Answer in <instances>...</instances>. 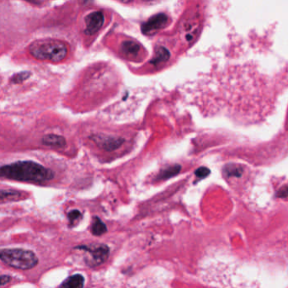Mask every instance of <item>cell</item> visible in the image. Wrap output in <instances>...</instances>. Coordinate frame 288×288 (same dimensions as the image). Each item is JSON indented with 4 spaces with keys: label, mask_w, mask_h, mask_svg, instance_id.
<instances>
[{
    "label": "cell",
    "mask_w": 288,
    "mask_h": 288,
    "mask_svg": "<svg viewBox=\"0 0 288 288\" xmlns=\"http://www.w3.org/2000/svg\"><path fill=\"white\" fill-rule=\"evenodd\" d=\"M84 282V276L80 274H76L65 280L59 288H83Z\"/></svg>",
    "instance_id": "cell-11"
},
{
    "label": "cell",
    "mask_w": 288,
    "mask_h": 288,
    "mask_svg": "<svg viewBox=\"0 0 288 288\" xmlns=\"http://www.w3.org/2000/svg\"><path fill=\"white\" fill-rule=\"evenodd\" d=\"M53 171L34 161H17L0 167V178L31 183H45L53 180Z\"/></svg>",
    "instance_id": "cell-1"
},
{
    "label": "cell",
    "mask_w": 288,
    "mask_h": 288,
    "mask_svg": "<svg viewBox=\"0 0 288 288\" xmlns=\"http://www.w3.org/2000/svg\"><path fill=\"white\" fill-rule=\"evenodd\" d=\"M33 58L38 60L59 63L67 55V46L64 42L53 39L36 40L28 48Z\"/></svg>",
    "instance_id": "cell-2"
},
{
    "label": "cell",
    "mask_w": 288,
    "mask_h": 288,
    "mask_svg": "<svg viewBox=\"0 0 288 288\" xmlns=\"http://www.w3.org/2000/svg\"><path fill=\"white\" fill-rule=\"evenodd\" d=\"M90 139L95 142L97 146L106 151H113L120 148L125 140L123 137H113L106 134H94L90 137Z\"/></svg>",
    "instance_id": "cell-5"
},
{
    "label": "cell",
    "mask_w": 288,
    "mask_h": 288,
    "mask_svg": "<svg viewBox=\"0 0 288 288\" xmlns=\"http://www.w3.org/2000/svg\"><path fill=\"white\" fill-rule=\"evenodd\" d=\"M171 58V53L168 49L163 46L158 48L156 53L154 55V58L151 61L152 64L158 65L162 63H165Z\"/></svg>",
    "instance_id": "cell-12"
},
{
    "label": "cell",
    "mask_w": 288,
    "mask_h": 288,
    "mask_svg": "<svg viewBox=\"0 0 288 288\" xmlns=\"http://www.w3.org/2000/svg\"><path fill=\"white\" fill-rule=\"evenodd\" d=\"M42 143L53 148H63L66 146V139L63 136L57 134H47L42 138Z\"/></svg>",
    "instance_id": "cell-9"
},
{
    "label": "cell",
    "mask_w": 288,
    "mask_h": 288,
    "mask_svg": "<svg viewBox=\"0 0 288 288\" xmlns=\"http://www.w3.org/2000/svg\"><path fill=\"white\" fill-rule=\"evenodd\" d=\"M27 197V193L20 190H0V202H18Z\"/></svg>",
    "instance_id": "cell-8"
},
{
    "label": "cell",
    "mask_w": 288,
    "mask_h": 288,
    "mask_svg": "<svg viewBox=\"0 0 288 288\" xmlns=\"http://www.w3.org/2000/svg\"><path fill=\"white\" fill-rule=\"evenodd\" d=\"M0 259L15 269L29 270L38 264L36 255L29 250L20 249L0 250Z\"/></svg>",
    "instance_id": "cell-3"
},
{
    "label": "cell",
    "mask_w": 288,
    "mask_h": 288,
    "mask_svg": "<svg viewBox=\"0 0 288 288\" xmlns=\"http://www.w3.org/2000/svg\"><path fill=\"white\" fill-rule=\"evenodd\" d=\"M180 170H181V166L179 164L170 166L168 168L164 169L161 171L157 179L159 180H168L170 178L176 176L177 174L180 173Z\"/></svg>",
    "instance_id": "cell-13"
},
{
    "label": "cell",
    "mask_w": 288,
    "mask_h": 288,
    "mask_svg": "<svg viewBox=\"0 0 288 288\" xmlns=\"http://www.w3.org/2000/svg\"><path fill=\"white\" fill-rule=\"evenodd\" d=\"M123 53L128 57L134 58L139 54L141 46L134 41H126L122 45Z\"/></svg>",
    "instance_id": "cell-10"
},
{
    "label": "cell",
    "mask_w": 288,
    "mask_h": 288,
    "mask_svg": "<svg viewBox=\"0 0 288 288\" xmlns=\"http://www.w3.org/2000/svg\"><path fill=\"white\" fill-rule=\"evenodd\" d=\"M144 1H147V2H149V1H153V0H144Z\"/></svg>",
    "instance_id": "cell-21"
},
{
    "label": "cell",
    "mask_w": 288,
    "mask_h": 288,
    "mask_svg": "<svg viewBox=\"0 0 288 288\" xmlns=\"http://www.w3.org/2000/svg\"><path fill=\"white\" fill-rule=\"evenodd\" d=\"M211 171L207 167H200L197 169V171H195V175L197 176L198 180H202L210 175Z\"/></svg>",
    "instance_id": "cell-18"
},
{
    "label": "cell",
    "mask_w": 288,
    "mask_h": 288,
    "mask_svg": "<svg viewBox=\"0 0 288 288\" xmlns=\"http://www.w3.org/2000/svg\"><path fill=\"white\" fill-rule=\"evenodd\" d=\"M242 168L238 165L230 164L224 168V173L227 176H240L242 174Z\"/></svg>",
    "instance_id": "cell-15"
},
{
    "label": "cell",
    "mask_w": 288,
    "mask_h": 288,
    "mask_svg": "<svg viewBox=\"0 0 288 288\" xmlns=\"http://www.w3.org/2000/svg\"><path fill=\"white\" fill-rule=\"evenodd\" d=\"M10 281H11V277L10 276H7V275L0 276V287L9 283Z\"/></svg>",
    "instance_id": "cell-19"
},
{
    "label": "cell",
    "mask_w": 288,
    "mask_h": 288,
    "mask_svg": "<svg viewBox=\"0 0 288 288\" xmlns=\"http://www.w3.org/2000/svg\"><path fill=\"white\" fill-rule=\"evenodd\" d=\"M105 18L102 13L100 11L91 13L85 18L86 29L85 33L87 35H94L101 29L103 26Z\"/></svg>",
    "instance_id": "cell-7"
},
{
    "label": "cell",
    "mask_w": 288,
    "mask_h": 288,
    "mask_svg": "<svg viewBox=\"0 0 288 288\" xmlns=\"http://www.w3.org/2000/svg\"><path fill=\"white\" fill-rule=\"evenodd\" d=\"M30 76H31V73L30 72H27V71L20 72L12 76V78H11V82H12L13 84H20L22 82L28 80Z\"/></svg>",
    "instance_id": "cell-16"
},
{
    "label": "cell",
    "mask_w": 288,
    "mask_h": 288,
    "mask_svg": "<svg viewBox=\"0 0 288 288\" xmlns=\"http://www.w3.org/2000/svg\"><path fill=\"white\" fill-rule=\"evenodd\" d=\"M67 217H68L70 224L71 225H75V224H76V223H78L81 219L82 214L79 210H73V211H70Z\"/></svg>",
    "instance_id": "cell-17"
},
{
    "label": "cell",
    "mask_w": 288,
    "mask_h": 288,
    "mask_svg": "<svg viewBox=\"0 0 288 288\" xmlns=\"http://www.w3.org/2000/svg\"><path fill=\"white\" fill-rule=\"evenodd\" d=\"M169 21H170L169 17L163 13L154 15L142 25V33L145 35L156 33L157 32L163 29L169 24Z\"/></svg>",
    "instance_id": "cell-6"
},
{
    "label": "cell",
    "mask_w": 288,
    "mask_h": 288,
    "mask_svg": "<svg viewBox=\"0 0 288 288\" xmlns=\"http://www.w3.org/2000/svg\"><path fill=\"white\" fill-rule=\"evenodd\" d=\"M77 250H83L87 253L89 256L87 257L86 264L89 267H95L103 264L108 259V246L106 245H81L76 248Z\"/></svg>",
    "instance_id": "cell-4"
},
{
    "label": "cell",
    "mask_w": 288,
    "mask_h": 288,
    "mask_svg": "<svg viewBox=\"0 0 288 288\" xmlns=\"http://www.w3.org/2000/svg\"><path fill=\"white\" fill-rule=\"evenodd\" d=\"M120 1H122V2H123V3H129V2H131V1H132V0H120Z\"/></svg>",
    "instance_id": "cell-20"
},
{
    "label": "cell",
    "mask_w": 288,
    "mask_h": 288,
    "mask_svg": "<svg viewBox=\"0 0 288 288\" xmlns=\"http://www.w3.org/2000/svg\"><path fill=\"white\" fill-rule=\"evenodd\" d=\"M91 232L95 236L103 235L104 233L107 232V228L101 219L99 218H94L91 226Z\"/></svg>",
    "instance_id": "cell-14"
}]
</instances>
